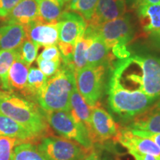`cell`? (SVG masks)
I'll return each instance as SVG.
<instances>
[{"label":"cell","mask_w":160,"mask_h":160,"mask_svg":"<svg viewBox=\"0 0 160 160\" xmlns=\"http://www.w3.org/2000/svg\"><path fill=\"white\" fill-rule=\"evenodd\" d=\"M112 73L125 88L160 99V57L134 55L119 59Z\"/></svg>","instance_id":"obj_1"},{"label":"cell","mask_w":160,"mask_h":160,"mask_svg":"<svg viewBox=\"0 0 160 160\" xmlns=\"http://www.w3.org/2000/svg\"><path fill=\"white\" fill-rule=\"evenodd\" d=\"M0 113L20 124L35 138L47 133L44 111L32 102L8 91H0Z\"/></svg>","instance_id":"obj_2"},{"label":"cell","mask_w":160,"mask_h":160,"mask_svg":"<svg viewBox=\"0 0 160 160\" xmlns=\"http://www.w3.org/2000/svg\"><path fill=\"white\" fill-rule=\"evenodd\" d=\"M108 96L111 113L126 123L151 108L158 100L141 91L125 88L113 73L109 81Z\"/></svg>","instance_id":"obj_3"},{"label":"cell","mask_w":160,"mask_h":160,"mask_svg":"<svg viewBox=\"0 0 160 160\" xmlns=\"http://www.w3.org/2000/svg\"><path fill=\"white\" fill-rule=\"evenodd\" d=\"M76 84L75 72L61 63L59 69L37 95L38 104L45 112L70 111L71 97Z\"/></svg>","instance_id":"obj_4"},{"label":"cell","mask_w":160,"mask_h":160,"mask_svg":"<svg viewBox=\"0 0 160 160\" xmlns=\"http://www.w3.org/2000/svg\"><path fill=\"white\" fill-rule=\"evenodd\" d=\"M91 25L94 28L107 47L111 50L114 57L119 59L130 57V53L126 48V45L133 36V28L130 16L124 15L100 25Z\"/></svg>","instance_id":"obj_5"},{"label":"cell","mask_w":160,"mask_h":160,"mask_svg":"<svg viewBox=\"0 0 160 160\" xmlns=\"http://www.w3.org/2000/svg\"><path fill=\"white\" fill-rule=\"evenodd\" d=\"M48 124L55 132L65 139L76 142L88 151L93 149V143L87 128L68 111L45 112Z\"/></svg>","instance_id":"obj_6"},{"label":"cell","mask_w":160,"mask_h":160,"mask_svg":"<svg viewBox=\"0 0 160 160\" xmlns=\"http://www.w3.org/2000/svg\"><path fill=\"white\" fill-rule=\"evenodd\" d=\"M105 66L87 67L75 73L76 84L79 93L91 107L99 104L103 90Z\"/></svg>","instance_id":"obj_7"},{"label":"cell","mask_w":160,"mask_h":160,"mask_svg":"<svg viewBox=\"0 0 160 160\" xmlns=\"http://www.w3.org/2000/svg\"><path fill=\"white\" fill-rule=\"evenodd\" d=\"M38 148L49 160H82L91 151L62 137L44 138Z\"/></svg>","instance_id":"obj_8"},{"label":"cell","mask_w":160,"mask_h":160,"mask_svg":"<svg viewBox=\"0 0 160 160\" xmlns=\"http://www.w3.org/2000/svg\"><path fill=\"white\" fill-rule=\"evenodd\" d=\"M92 142L103 144L114 139L120 131V127L111 113L98 105L91 107Z\"/></svg>","instance_id":"obj_9"},{"label":"cell","mask_w":160,"mask_h":160,"mask_svg":"<svg viewBox=\"0 0 160 160\" xmlns=\"http://www.w3.org/2000/svg\"><path fill=\"white\" fill-rule=\"evenodd\" d=\"M59 41L75 46L82 37L87 28L86 21L79 14L73 11H64L57 22Z\"/></svg>","instance_id":"obj_10"},{"label":"cell","mask_w":160,"mask_h":160,"mask_svg":"<svg viewBox=\"0 0 160 160\" xmlns=\"http://www.w3.org/2000/svg\"><path fill=\"white\" fill-rule=\"evenodd\" d=\"M25 28L27 37L38 48L56 45L59 41L57 22L45 23L37 19Z\"/></svg>","instance_id":"obj_11"},{"label":"cell","mask_w":160,"mask_h":160,"mask_svg":"<svg viewBox=\"0 0 160 160\" xmlns=\"http://www.w3.org/2000/svg\"><path fill=\"white\" fill-rule=\"evenodd\" d=\"M113 141L119 142L128 151L160 157V149L151 139L134 134L127 128H120Z\"/></svg>","instance_id":"obj_12"},{"label":"cell","mask_w":160,"mask_h":160,"mask_svg":"<svg viewBox=\"0 0 160 160\" xmlns=\"http://www.w3.org/2000/svg\"><path fill=\"white\" fill-rule=\"evenodd\" d=\"M125 12L126 0H99L94 14L88 22L91 25H100L122 17Z\"/></svg>","instance_id":"obj_13"},{"label":"cell","mask_w":160,"mask_h":160,"mask_svg":"<svg viewBox=\"0 0 160 160\" xmlns=\"http://www.w3.org/2000/svg\"><path fill=\"white\" fill-rule=\"evenodd\" d=\"M126 128L136 131L160 133V99L151 108L131 120Z\"/></svg>","instance_id":"obj_14"},{"label":"cell","mask_w":160,"mask_h":160,"mask_svg":"<svg viewBox=\"0 0 160 160\" xmlns=\"http://www.w3.org/2000/svg\"><path fill=\"white\" fill-rule=\"evenodd\" d=\"M38 18L39 11L37 2L35 0H20L4 19L6 23L18 24L25 27Z\"/></svg>","instance_id":"obj_15"},{"label":"cell","mask_w":160,"mask_h":160,"mask_svg":"<svg viewBox=\"0 0 160 160\" xmlns=\"http://www.w3.org/2000/svg\"><path fill=\"white\" fill-rule=\"evenodd\" d=\"M142 28L149 35L160 33V3L135 8Z\"/></svg>","instance_id":"obj_16"},{"label":"cell","mask_w":160,"mask_h":160,"mask_svg":"<svg viewBox=\"0 0 160 160\" xmlns=\"http://www.w3.org/2000/svg\"><path fill=\"white\" fill-rule=\"evenodd\" d=\"M27 37L25 27L13 23L0 26V50L19 48Z\"/></svg>","instance_id":"obj_17"},{"label":"cell","mask_w":160,"mask_h":160,"mask_svg":"<svg viewBox=\"0 0 160 160\" xmlns=\"http://www.w3.org/2000/svg\"><path fill=\"white\" fill-rule=\"evenodd\" d=\"M95 35L94 28L88 25L86 28L85 33L75 45L73 54L71 68L76 72L87 67L88 51L93 42Z\"/></svg>","instance_id":"obj_18"},{"label":"cell","mask_w":160,"mask_h":160,"mask_svg":"<svg viewBox=\"0 0 160 160\" xmlns=\"http://www.w3.org/2000/svg\"><path fill=\"white\" fill-rule=\"evenodd\" d=\"M69 113L77 121L85 126L92 140L91 107L88 105L78 91L77 85L72 92L71 97V109Z\"/></svg>","instance_id":"obj_19"},{"label":"cell","mask_w":160,"mask_h":160,"mask_svg":"<svg viewBox=\"0 0 160 160\" xmlns=\"http://www.w3.org/2000/svg\"><path fill=\"white\" fill-rule=\"evenodd\" d=\"M111 50L107 47L103 39L97 34L95 31L93 42L88 51L87 66L88 67H96L99 65L106 66L107 64L110 63L113 57H114L113 53L112 54L111 53Z\"/></svg>","instance_id":"obj_20"},{"label":"cell","mask_w":160,"mask_h":160,"mask_svg":"<svg viewBox=\"0 0 160 160\" xmlns=\"http://www.w3.org/2000/svg\"><path fill=\"white\" fill-rule=\"evenodd\" d=\"M29 67L18 57L12 64L8 73L9 91L23 93L27 85Z\"/></svg>","instance_id":"obj_21"},{"label":"cell","mask_w":160,"mask_h":160,"mask_svg":"<svg viewBox=\"0 0 160 160\" xmlns=\"http://www.w3.org/2000/svg\"><path fill=\"white\" fill-rule=\"evenodd\" d=\"M0 136L15 138L22 142H30L34 137L20 124L0 113Z\"/></svg>","instance_id":"obj_22"},{"label":"cell","mask_w":160,"mask_h":160,"mask_svg":"<svg viewBox=\"0 0 160 160\" xmlns=\"http://www.w3.org/2000/svg\"><path fill=\"white\" fill-rule=\"evenodd\" d=\"M38 5V19L45 23H57L63 13L64 5L59 0H35Z\"/></svg>","instance_id":"obj_23"},{"label":"cell","mask_w":160,"mask_h":160,"mask_svg":"<svg viewBox=\"0 0 160 160\" xmlns=\"http://www.w3.org/2000/svg\"><path fill=\"white\" fill-rule=\"evenodd\" d=\"M19 57L17 49L0 50V83L5 91H9L8 73L12 64Z\"/></svg>","instance_id":"obj_24"},{"label":"cell","mask_w":160,"mask_h":160,"mask_svg":"<svg viewBox=\"0 0 160 160\" xmlns=\"http://www.w3.org/2000/svg\"><path fill=\"white\" fill-rule=\"evenodd\" d=\"M48 78L39 68H31L28 75L27 85L23 93L33 96L37 98V95L47 82Z\"/></svg>","instance_id":"obj_25"},{"label":"cell","mask_w":160,"mask_h":160,"mask_svg":"<svg viewBox=\"0 0 160 160\" xmlns=\"http://www.w3.org/2000/svg\"><path fill=\"white\" fill-rule=\"evenodd\" d=\"M11 160H49L39 151L38 147L29 142L16 146Z\"/></svg>","instance_id":"obj_26"},{"label":"cell","mask_w":160,"mask_h":160,"mask_svg":"<svg viewBox=\"0 0 160 160\" xmlns=\"http://www.w3.org/2000/svg\"><path fill=\"white\" fill-rule=\"evenodd\" d=\"M99 0H71L68 5V11L76 12L86 22L92 19Z\"/></svg>","instance_id":"obj_27"},{"label":"cell","mask_w":160,"mask_h":160,"mask_svg":"<svg viewBox=\"0 0 160 160\" xmlns=\"http://www.w3.org/2000/svg\"><path fill=\"white\" fill-rule=\"evenodd\" d=\"M38 49L39 48L29 38L26 37L19 48H17L19 57L30 67V65L37 59Z\"/></svg>","instance_id":"obj_28"},{"label":"cell","mask_w":160,"mask_h":160,"mask_svg":"<svg viewBox=\"0 0 160 160\" xmlns=\"http://www.w3.org/2000/svg\"><path fill=\"white\" fill-rule=\"evenodd\" d=\"M23 143L19 139L0 136V160H11L16 146Z\"/></svg>","instance_id":"obj_29"},{"label":"cell","mask_w":160,"mask_h":160,"mask_svg":"<svg viewBox=\"0 0 160 160\" xmlns=\"http://www.w3.org/2000/svg\"><path fill=\"white\" fill-rule=\"evenodd\" d=\"M37 62L39 66V69L48 78H51L55 74L59 69L61 65V61H48L37 58Z\"/></svg>","instance_id":"obj_30"},{"label":"cell","mask_w":160,"mask_h":160,"mask_svg":"<svg viewBox=\"0 0 160 160\" xmlns=\"http://www.w3.org/2000/svg\"><path fill=\"white\" fill-rule=\"evenodd\" d=\"M37 58L48 61H61V55L57 45L45 47Z\"/></svg>","instance_id":"obj_31"},{"label":"cell","mask_w":160,"mask_h":160,"mask_svg":"<svg viewBox=\"0 0 160 160\" xmlns=\"http://www.w3.org/2000/svg\"><path fill=\"white\" fill-rule=\"evenodd\" d=\"M20 0H0V18L5 19Z\"/></svg>","instance_id":"obj_32"},{"label":"cell","mask_w":160,"mask_h":160,"mask_svg":"<svg viewBox=\"0 0 160 160\" xmlns=\"http://www.w3.org/2000/svg\"><path fill=\"white\" fill-rule=\"evenodd\" d=\"M131 131L133 132L134 134L141 136V137H147L148 138V139H151L160 149V133H150V132L136 131V130H131Z\"/></svg>","instance_id":"obj_33"},{"label":"cell","mask_w":160,"mask_h":160,"mask_svg":"<svg viewBox=\"0 0 160 160\" xmlns=\"http://www.w3.org/2000/svg\"><path fill=\"white\" fill-rule=\"evenodd\" d=\"M128 153L133 157L134 160H160V157L146 153H140L138 152L128 151Z\"/></svg>","instance_id":"obj_34"},{"label":"cell","mask_w":160,"mask_h":160,"mask_svg":"<svg viewBox=\"0 0 160 160\" xmlns=\"http://www.w3.org/2000/svg\"><path fill=\"white\" fill-rule=\"evenodd\" d=\"M160 3V0H134L133 7L137 8L140 5H152V4Z\"/></svg>","instance_id":"obj_35"},{"label":"cell","mask_w":160,"mask_h":160,"mask_svg":"<svg viewBox=\"0 0 160 160\" xmlns=\"http://www.w3.org/2000/svg\"><path fill=\"white\" fill-rule=\"evenodd\" d=\"M82 160H101V159L99 153L93 149L85 156Z\"/></svg>","instance_id":"obj_36"},{"label":"cell","mask_w":160,"mask_h":160,"mask_svg":"<svg viewBox=\"0 0 160 160\" xmlns=\"http://www.w3.org/2000/svg\"><path fill=\"white\" fill-rule=\"evenodd\" d=\"M151 40L154 45L157 46L158 48L160 49V33H157V34L151 35Z\"/></svg>","instance_id":"obj_37"},{"label":"cell","mask_w":160,"mask_h":160,"mask_svg":"<svg viewBox=\"0 0 160 160\" xmlns=\"http://www.w3.org/2000/svg\"><path fill=\"white\" fill-rule=\"evenodd\" d=\"M100 159H101V160H119L117 157H112V156L108 154H105L102 157H100Z\"/></svg>","instance_id":"obj_38"},{"label":"cell","mask_w":160,"mask_h":160,"mask_svg":"<svg viewBox=\"0 0 160 160\" xmlns=\"http://www.w3.org/2000/svg\"><path fill=\"white\" fill-rule=\"evenodd\" d=\"M59 2H61L64 5H65L66 3H69L71 1V0H59Z\"/></svg>","instance_id":"obj_39"},{"label":"cell","mask_w":160,"mask_h":160,"mask_svg":"<svg viewBox=\"0 0 160 160\" xmlns=\"http://www.w3.org/2000/svg\"><path fill=\"white\" fill-rule=\"evenodd\" d=\"M0 85H1V83H0Z\"/></svg>","instance_id":"obj_40"}]
</instances>
